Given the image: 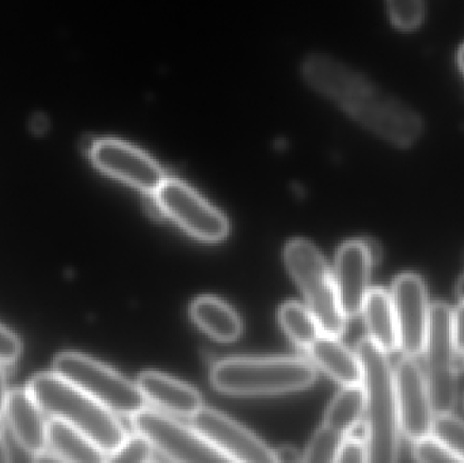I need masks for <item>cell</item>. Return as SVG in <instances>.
<instances>
[{"label": "cell", "instance_id": "cb8c5ba5", "mask_svg": "<svg viewBox=\"0 0 464 463\" xmlns=\"http://www.w3.org/2000/svg\"><path fill=\"white\" fill-rule=\"evenodd\" d=\"M345 437L340 432L334 431L330 427L324 426L319 429L311 439L307 450H305L304 462L311 463H330L335 462L341 443Z\"/></svg>", "mask_w": 464, "mask_h": 463}, {"label": "cell", "instance_id": "4dcf8cb0", "mask_svg": "<svg viewBox=\"0 0 464 463\" xmlns=\"http://www.w3.org/2000/svg\"><path fill=\"white\" fill-rule=\"evenodd\" d=\"M275 453V462L278 463H291L304 461L300 451L297 450L294 446H281L277 450L273 451Z\"/></svg>", "mask_w": 464, "mask_h": 463}, {"label": "cell", "instance_id": "2e32d148", "mask_svg": "<svg viewBox=\"0 0 464 463\" xmlns=\"http://www.w3.org/2000/svg\"><path fill=\"white\" fill-rule=\"evenodd\" d=\"M138 386L147 401L173 415L193 418L203 408L201 394L193 386L162 372H143Z\"/></svg>", "mask_w": 464, "mask_h": 463}, {"label": "cell", "instance_id": "7a4b0ae2", "mask_svg": "<svg viewBox=\"0 0 464 463\" xmlns=\"http://www.w3.org/2000/svg\"><path fill=\"white\" fill-rule=\"evenodd\" d=\"M356 353L362 367L368 462L398 461L401 427L394 370L387 353L368 337L357 344Z\"/></svg>", "mask_w": 464, "mask_h": 463}, {"label": "cell", "instance_id": "277c9868", "mask_svg": "<svg viewBox=\"0 0 464 463\" xmlns=\"http://www.w3.org/2000/svg\"><path fill=\"white\" fill-rule=\"evenodd\" d=\"M316 370L303 359H226L215 364L211 381L218 391L232 396L291 393L310 388Z\"/></svg>", "mask_w": 464, "mask_h": 463}, {"label": "cell", "instance_id": "9c48e42d", "mask_svg": "<svg viewBox=\"0 0 464 463\" xmlns=\"http://www.w3.org/2000/svg\"><path fill=\"white\" fill-rule=\"evenodd\" d=\"M166 217L188 234L204 242H220L228 236L227 217L177 178H166L155 192Z\"/></svg>", "mask_w": 464, "mask_h": 463}, {"label": "cell", "instance_id": "83f0119b", "mask_svg": "<svg viewBox=\"0 0 464 463\" xmlns=\"http://www.w3.org/2000/svg\"><path fill=\"white\" fill-rule=\"evenodd\" d=\"M335 462L341 463H362L368 462V448L364 440L349 438L343 439L338 450Z\"/></svg>", "mask_w": 464, "mask_h": 463}, {"label": "cell", "instance_id": "d6a6232c", "mask_svg": "<svg viewBox=\"0 0 464 463\" xmlns=\"http://www.w3.org/2000/svg\"><path fill=\"white\" fill-rule=\"evenodd\" d=\"M11 459L10 450H8L7 443L0 437V462H8Z\"/></svg>", "mask_w": 464, "mask_h": 463}, {"label": "cell", "instance_id": "8fae6325", "mask_svg": "<svg viewBox=\"0 0 464 463\" xmlns=\"http://www.w3.org/2000/svg\"><path fill=\"white\" fill-rule=\"evenodd\" d=\"M392 304L397 318L400 350L417 358L424 351L430 326V306L427 287L416 274H403L392 285Z\"/></svg>", "mask_w": 464, "mask_h": 463}, {"label": "cell", "instance_id": "5b68a950", "mask_svg": "<svg viewBox=\"0 0 464 463\" xmlns=\"http://www.w3.org/2000/svg\"><path fill=\"white\" fill-rule=\"evenodd\" d=\"M284 261L322 333L340 337L345 332L346 317L338 301L334 275L324 256L310 241L292 239L284 249Z\"/></svg>", "mask_w": 464, "mask_h": 463}, {"label": "cell", "instance_id": "ac0fdd59", "mask_svg": "<svg viewBox=\"0 0 464 463\" xmlns=\"http://www.w3.org/2000/svg\"><path fill=\"white\" fill-rule=\"evenodd\" d=\"M46 446L60 461H108V456L89 437L62 419L52 418L46 424Z\"/></svg>", "mask_w": 464, "mask_h": 463}, {"label": "cell", "instance_id": "7c38bea8", "mask_svg": "<svg viewBox=\"0 0 464 463\" xmlns=\"http://www.w3.org/2000/svg\"><path fill=\"white\" fill-rule=\"evenodd\" d=\"M394 378L401 431L413 442L430 437L435 410L424 371L416 358L405 356L394 370Z\"/></svg>", "mask_w": 464, "mask_h": 463}, {"label": "cell", "instance_id": "ffe728a7", "mask_svg": "<svg viewBox=\"0 0 464 463\" xmlns=\"http://www.w3.org/2000/svg\"><path fill=\"white\" fill-rule=\"evenodd\" d=\"M190 315L196 325L217 342H235L242 333V323L237 312L214 296L196 299L190 307Z\"/></svg>", "mask_w": 464, "mask_h": 463}, {"label": "cell", "instance_id": "30bf717a", "mask_svg": "<svg viewBox=\"0 0 464 463\" xmlns=\"http://www.w3.org/2000/svg\"><path fill=\"white\" fill-rule=\"evenodd\" d=\"M90 159L102 173L146 193L160 189L166 176L160 163L143 150L117 139L92 143Z\"/></svg>", "mask_w": 464, "mask_h": 463}, {"label": "cell", "instance_id": "d4e9b609", "mask_svg": "<svg viewBox=\"0 0 464 463\" xmlns=\"http://www.w3.org/2000/svg\"><path fill=\"white\" fill-rule=\"evenodd\" d=\"M392 24L401 30H413L424 19V0H387Z\"/></svg>", "mask_w": 464, "mask_h": 463}, {"label": "cell", "instance_id": "8992f818", "mask_svg": "<svg viewBox=\"0 0 464 463\" xmlns=\"http://www.w3.org/2000/svg\"><path fill=\"white\" fill-rule=\"evenodd\" d=\"M53 372L111 412L132 416L146 407L147 400L138 385L83 353H59L53 361Z\"/></svg>", "mask_w": 464, "mask_h": 463}, {"label": "cell", "instance_id": "836d02e7", "mask_svg": "<svg viewBox=\"0 0 464 463\" xmlns=\"http://www.w3.org/2000/svg\"><path fill=\"white\" fill-rule=\"evenodd\" d=\"M457 295L460 301L464 302V275L462 277H460L459 282H458Z\"/></svg>", "mask_w": 464, "mask_h": 463}, {"label": "cell", "instance_id": "d590c367", "mask_svg": "<svg viewBox=\"0 0 464 463\" xmlns=\"http://www.w3.org/2000/svg\"><path fill=\"white\" fill-rule=\"evenodd\" d=\"M463 404H464V399H463Z\"/></svg>", "mask_w": 464, "mask_h": 463}, {"label": "cell", "instance_id": "f1b7e54d", "mask_svg": "<svg viewBox=\"0 0 464 463\" xmlns=\"http://www.w3.org/2000/svg\"><path fill=\"white\" fill-rule=\"evenodd\" d=\"M22 344L18 337L0 325V364H11L21 355Z\"/></svg>", "mask_w": 464, "mask_h": 463}, {"label": "cell", "instance_id": "44dd1931", "mask_svg": "<svg viewBox=\"0 0 464 463\" xmlns=\"http://www.w3.org/2000/svg\"><path fill=\"white\" fill-rule=\"evenodd\" d=\"M364 410L365 394L362 385L343 386L327 410L324 426L346 437L362 420Z\"/></svg>", "mask_w": 464, "mask_h": 463}, {"label": "cell", "instance_id": "4316f807", "mask_svg": "<svg viewBox=\"0 0 464 463\" xmlns=\"http://www.w3.org/2000/svg\"><path fill=\"white\" fill-rule=\"evenodd\" d=\"M413 454L419 462H459V459L433 435L416 440Z\"/></svg>", "mask_w": 464, "mask_h": 463}, {"label": "cell", "instance_id": "f546056e", "mask_svg": "<svg viewBox=\"0 0 464 463\" xmlns=\"http://www.w3.org/2000/svg\"><path fill=\"white\" fill-rule=\"evenodd\" d=\"M452 334L458 355L464 356V302L452 310Z\"/></svg>", "mask_w": 464, "mask_h": 463}, {"label": "cell", "instance_id": "603a6c76", "mask_svg": "<svg viewBox=\"0 0 464 463\" xmlns=\"http://www.w3.org/2000/svg\"><path fill=\"white\" fill-rule=\"evenodd\" d=\"M433 437L438 438L458 459L464 462V421L451 413L436 415L432 427Z\"/></svg>", "mask_w": 464, "mask_h": 463}, {"label": "cell", "instance_id": "e0dca14e", "mask_svg": "<svg viewBox=\"0 0 464 463\" xmlns=\"http://www.w3.org/2000/svg\"><path fill=\"white\" fill-rule=\"evenodd\" d=\"M314 363L343 386L362 385V367L357 353L352 352L338 337L322 333L308 347Z\"/></svg>", "mask_w": 464, "mask_h": 463}, {"label": "cell", "instance_id": "6da1fadb", "mask_svg": "<svg viewBox=\"0 0 464 463\" xmlns=\"http://www.w3.org/2000/svg\"><path fill=\"white\" fill-rule=\"evenodd\" d=\"M302 73L311 89L383 140L409 147L421 138L424 121L413 108L335 57L310 54Z\"/></svg>", "mask_w": 464, "mask_h": 463}, {"label": "cell", "instance_id": "3957f363", "mask_svg": "<svg viewBox=\"0 0 464 463\" xmlns=\"http://www.w3.org/2000/svg\"><path fill=\"white\" fill-rule=\"evenodd\" d=\"M27 389L43 412L83 432L108 458L127 439L124 427L114 412L56 372L35 375Z\"/></svg>", "mask_w": 464, "mask_h": 463}, {"label": "cell", "instance_id": "1f68e13d", "mask_svg": "<svg viewBox=\"0 0 464 463\" xmlns=\"http://www.w3.org/2000/svg\"><path fill=\"white\" fill-rule=\"evenodd\" d=\"M8 393L7 383H5V372L0 369V418L5 415V404H7Z\"/></svg>", "mask_w": 464, "mask_h": 463}, {"label": "cell", "instance_id": "d6986e66", "mask_svg": "<svg viewBox=\"0 0 464 463\" xmlns=\"http://www.w3.org/2000/svg\"><path fill=\"white\" fill-rule=\"evenodd\" d=\"M362 314L368 329V339L383 352H394L400 347V340L392 295L383 288L368 291Z\"/></svg>", "mask_w": 464, "mask_h": 463}, {"label": "cell", "instance_id": "52a82bcc", "mask_svg": "<svg viewBox=\"0 0 464 463\" xmlns=\"http://www.w3.org/2000/svg\"><path fill=\"white\" fill-rule=\"evenodd\" d=\"M425 380L435 415L451 413L458 400L457 348L452 334V309L446 304L430 306L425 340Z\"/></svg>", "mask_w": 464, "mask_h": 463}, {"label": "cell", "instance_id": "484cf974", "mask_svg": "<svg viewBox=\"0 0 464 463\" xmlns=\"http://www.w3.org/2000/svg\"><path fill=\"white\" fill-rule=\"evenodd\" d=\"M152 445L143 435L127 437L121 446L109 456L108 461L124 463H144L152 461Z\"/></svg>", "mask_w": 464, "mask_h": 463}, {"label": "cell", "instance_id": "4fadbf2b", "mask_svg": "<svg viewBox=\"0 0 464 463\" xmlns=\"http://www.w3.org/2000/svg\"><path fill=\"white\" fill-rule=\"evenodd\" d=\"M192 419L196 431L230 462H275V453L261 439L223 413L201 408Z\"/></svg>", "mask_w": 464, "mask_h": 463}, {"label": "cell", "instance_id": "e575fe53", "mask_svg": "<svg viewBox=\"0 0 464 463\" xmlns=\"http://www.w3.org/2000/svg\"><path fill=\"white\" fill-rule=\"evenodd\" d=\"M458 63H459L460 70L464 73V43L460 46L459 52H458Z\"/></svg>", "mask_w": 464, "mask_h": 463}, {"label": "cell", "instance_id": "ba28073f", "mask_svg": "<svg viewBox=\"0 0 464 463\" xmlns=\"http://www.w3.org/2000/svg\"><path fill=\"white\" fill-rule=\"evenodd\" d=\"M138 434L150 440L152 448L176 462H230L196 429L158 410H143L130 416Z\"/></svg>", "mask_w": 464, "mask_h": 463}, {"label": "cell", "instance_id": "5bb4252c", "mask_svg": "<svg viewBox=\"0 0 464 463\" xmlns=\"http://www.w3.org/2000/svg\"><path fill=\"white\" fill-rule=\"evenodd\" d=\"M373 257L367 242L349 241L340 247L335 260L334 283L345 317L362 314L370 291Z\"/></svg>", "mask_w": 464, "mask_h": 463}, {"label": "cell", "instance_id": "7402d4cb", "mask_svg": "<svg viewBox=\"0 0 464 463\" xmlns=\"http://www.w3.org/2000/svg\"><path fill=\"white\" fill-rule=\"evenodd\" d=\"M278 320L284 332L296 347L308 350L322 334L318 321L311 310L297 302L284 304L278 312Z\"/></svg>", "mask_w": 464, "mask_h": 463}, {"label": "cell", "instance_id": "9a60e30c", "mask_svg": "<svg viewBox=\"0 0 464 463\" xmlns=\"http://www.w3.org/2000/svg\"><path fill=\"white\" fill-rule=\"evenodd\" d=\"M5 415L14 438L27 454L35 457L46 450L43 410L29 389H14L8 393Z\"/></svg>", "mask_w": 464, "mask_h": 463}]
</instances>
